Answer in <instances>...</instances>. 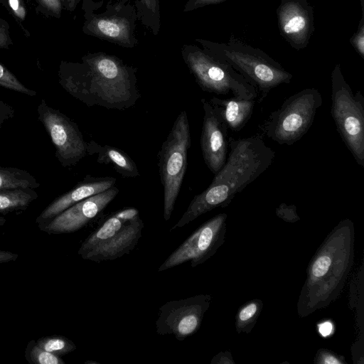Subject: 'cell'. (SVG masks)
Segmentation results:
<instances>
[{"instance_id":"cell-4","label":"cell","mask_w":364,"mask_h":364,"mask_svg":"<svg viewBox=\"0 0 364 364\" xmlns=\"http://www.w3.org/2000/svg\"><path fill=\"white\" fill-rule=\"evenodd\" d=\"M203 49L229 64L258 92L262 102L270 91L283 84H289L293 75L263 50L254 48L231 36L227 43L199 40Z\"/></svg>"},{"instance_id":"cell-6","label":"cell","mask_w":364,"mask_h":364,"mask_svg":"<svg viewBox=\"0 0 364 364\" xmlns=\"http://www.w3.org/2000/svg\"><path fill=\"white\" fill-rule=\"evenodd\" d=\"M331 114L342 141L356 163L364 168V97L354 93L345 80L340 64L331 74Z\"/></svg>"},{"instance_id":"cell-38","label":"cell","mask_w":364,"mask_h":364,"mask_svg":"<svg viewBox=\"0 0 364 364\" xmlns=\"http://www.w3.org/2000/svg\"><path fill=\"white\" fill-rule=\"evenodd\" d=\"M144 6L152 12H156L157 0H141Z\"/></svg>"},{"instance_id":"cell-12","label":"cell","mask_w":364,"mask_h":364,"mask_svg":"<svg viewBox=\"0 0 364 364\" xmlns=\"http://www.w3.org/2000/svg\"><path fill=\"white\" fill-rule=\"evenodd\" d=\"M115 186L85 198L67 208L51 220L38 224L40 230L50 235L77 231L97 216L117 196Z\"/></svg>"},{"instance_id":"cell-36","label":"cell","mask_w":364,"mask_h":364,"mask_svg":"<svg viewBox=\"0 0 364 364\" xmlns=\"http://www.w3.org/2000/svg\"><path fill=\"white\" fill-rule=\"evenodd\" d=\"M18 255L8 250H0V264L16 261Z\"/></svg>"},{"instance_id":"cell-42","label":"cell","mask_w":364,"mask_h":364,"mask_svg":"<svg viewBox=\"0 0 364 364\" xmlns=\"http://www.w3.org/2000/svg\"><path fill=\"white\" fill-rule=\"evenodd\" d=\"M85 364H87V363H88V364H90V363H93V364H94V363H96V364H98V363H97V362H95V361H86V362H85Z\"/></svg>"},{"instance_id":"cell-3","label":"cell","mask_w":364,"mask_h":364,"mask_svg":"<svg viewBox=\"0 0 364 364\" xmlns=\"http://www.w3.org/2000/svg\"><path fill=\"white\" fill-rule=\"evenodd\" d=\"M354 236L353 223L343 220L313 256L297 304L301 317L326 308L340 296L353 264Z\"/></svg>"},{"instance_id":"cell-26","label":"cell","mask_w":364,"mask_h":364,"mask_svg":"<svg viewBox=\"0 0 364 364\" xmlns=\"http://www.w3.org/2000/svg\"><path fill=\"white\" fill-rule=\"evenodd\" d=\"M0 86L28 96L36 95V92L26 87L0 62Z\"/></svg>"},{"instance_id":"cell-22","label":"cell","mask_w":364,"mask_h":364,"mask_svg":"<svg viewBox=\"0 0 364 364\" xmlns=\"http://www.w3.org/2000/svg\"><path fill=\"white\" fill-rule=\"evenodd\" d=\"M95 33L111 40L127 43L129 39L127 23L114 18H97L89 24Z\"/></svg>"},{"instance_id":"cell-2","label":"cell","mask_w":364,"mask_h":364,"mask_svg":"<svg viewBox=\"0 0 364 364\" xmlns=\"http://www.w3.org/2000/svg\"><path fill=\"white\" fill-rule=\"evenodd\" d=\"M229 154L208 187L195 196L171 230L182 228L216 208L228 206L236 194L255 181L272 164L275 152L261 134L246 138H228Z\"/></svg>"},{"instance_id":"cell-19","label":"cell","mask_w":364,"mask_h":364,"mask_svg":"<svg viewBox=\"0 0 364 364\" xmlns=\"http://www.w3.org/2000/svg\"><path fill=\"white\" fill-rule=\"evenodd\" d=\"M89 155L97 154L99 164H110L124 178H134L139 176L135 162L124 151L110 145H100L92 140L87 143Z\"/></svg>"},{"instance_id":"cell-40","label":"cell","mask_w":364,"mask_h":364,"mask_svg":"<svg viewBox=\"0 0 364 364\" xmlns=\"http://www.w3.org/2000/svg\"><path fill=\"white\" fill-rule=\"evenodd\" d=\"M5 223H6V219L4 217L0 216V227L3 226Z\"/></svg>"},{"instance_id":"cell-10","label":"cell","mask_w":364,"mask_h":364,"mask_svg":"<svg viewBox=\"0 0 364 364\" xmlns=\"http://www.w3.org/2000/svg\"><path fill=\"white\" fill-rule=\"evenodd\" d=\"M227 218L226 213H220L200 225L168 256L158 271H164L188 261L191 266L195 267L207 261L225 241Z\"/></svg>"},{"instance_id":"cell-15","label":"cell","mask_w":364,"mask_h":364,"mask_svg":"<svg viewBox=\"0 0 364 364\" xmlns=\"http://www.w3.org/2000/svg\"><path fill=\"white\" fill-rule=\"evenodd\" d=\"M116 182L114 177L87 175L71 190L52 201L37 217L36 223L38 225L51 220L74 204L112 188Z\"/></svg>"},{"instance_id":"cell-27","label":"cell","mask_w":364,"mask_h":364,"mask_svg":"<svg viewBox=\"0 0 364 364\" xmlns=\"http://www.w3.org/2000/svg\"><path fill=\"white\" fill-rule=\"evenodd\" d=\"M5 8L14 18L21 31L26 37H30V32L24 26L27 17V9L24 0H5Z\"/></svg>"},{"instance_id":"cell-30","label":"cell","mask_w":364,"mask_h":364,"mask_svg":"<svg viewBox=\"0 0 364 364\" xmlns=\"http://www.w3.org/2000/svg\"><path fill=\"white\" fill-rule=\"evenodd\" d=\"M315 363L319 364H344V358L327 349L321 348L318 350L314 360Z\"/></svg>"},{"instance_id":"cell-13","label":"cell","mask_w":364,"mask_h":364,"mask_svg":"<svg viewBox=\"0 0 364 364\" xmlns=\"http://www.w3.org/2000/svg\"><path fill=\"white\" fill-rule=\"evenodd\" d=\"M280 35L296 50L306 48L314 31V9L306 0H279L277 10Z\"/></svg>"},{"instance_id":"cell-29","label":"cell","mask_w":364,"mask_h":364,"mask_svg":"<svg viewBox=\"0 0 364 364\" xmlns=\"http://www.w3.org/2000/svg\"><path fill=\"white\" fill-rule=\"evenodd\" d=\"M350 43L362 58H364V12L359 21L355 33L350 38Z\"/></svg>"},{"instance_id":"cell-9","label":"cell","mask_w":364,"mask_h":364,"mask_svg":"<svg viewBox=\"0 0 364 364\" xmlns=\"http://www.w3.org/2000/svg\"><path fill=\"white\" fill-rule=\"evenodd\" d=\"M38 119L55 148V157L63 167L76 165L87 154V143L77 124L42 100L37 108Z\"/></svg>"},{"instance_id":"cell-11","label":"cell","mask_w":364,"mask_h":364,"mask_svg":"<svg viewBox=\"0 0 364 364\" xmlns=\"http://www.w3.org/2000/svg\"><path fill=\"white\" fill-rule=\"evenodd\" d=\"M211 299L210 295L200 294L166 302L159 308L156 333L173 334L180 341L192 336L199 329Z\"/></svg>"},{"instance_id":"cell-14","label":"cell","mask_w":364,"mask_h":364,"mask_svg":"<svg viewBox=\"0 0 364 364\" xmlns=\"http://www.w3.org/2000/svg\"><path fill=\"white\" fill-rule=\"evenodd\" d=\"M204 112L200 134V148L208 169L217 173L224 166L228 151V128L210 103L201 99Z\"/></svg>"},{"instance_id":"cell-34","label":"cell","mask_w":364,"mask_h":364,"mask_svg":"<svg viewBox=\"0 0 364 364\" xmlns=\"http://www.w3.org/2000/svg\"><path fill=\"white\" fill-rule=\"evenodd\" d=\"M227 0H188L186 11H191L205 6L215 4Z\"/></svg>"},{"instance_id":"cell-43","label":"cell","mask_w":364,"mask_h":364,"mask_svg":"<svg viewBox=\"0 0 364 364\" xmlns=\"http://www.w3.org/2000/svg\"><path fill=\"white\" fill-rule=\"evenodd\" d=\"M0 4H2V6H5V0H0Z\"/></svg>"},{"instance_id":"cell-35","label":"cell","mask_w":364,"mask_h":364,"mask_svg":"<svg viewBox=\"0 0 364 364\" xmlns=\"http://www.w3.org/2000/svg\"><path fill=\"white\" fill-rule=\"evenodd\" d=\"M318 329L322 336L327 337L332 333L333 326L331 321H325L318 325Z\"/></svg>"},{"instance_id":"cell-24","label":"cell","mask_w":364,"mask_h":364,"mask_svg":"<svg viewBox=\"0 0 364 364\" xmlns=\"http://www.w3.org/2000/svg\"><path fill=\"white\" fill-rule=\"evenodd\" d=\"M36 343L43 349L60 357L68 354L77 348L73 341L59 335L40 338Z\"/></svg>"},{"instance_id":"cell-37","label":"cell","mask_w":364,"mask_h":364,"mask_svg":"<svg viewBox=\"0 0 364 364\" xmlns=\"http://www.w3.org/2000/svg\"><path fill=\"white\" fill-rule=\"evenodd\" d=\"M230 355L229 352L228 353H220L216 355L211 360V363H234L232 360V358H228Z\"/></svg>"},{"instance_id":"cell-41","label":"cell","mask_w":364,"mask_h":364,"mask_svg":"<svg viewBox=\"0 0 364 364\" xmlns=\"http://www.w3.org/2000/svg\"><path fill=\"white\" fill-rule=\"evenodd\" d=\"M361 7H362V12H364V0H360Z\"/></svg>"},{"instance_id":"cell-20","label":"cell","mask_w":364,"mask_h":364,"mask_svg":"<svg viewBox=\"0 0 364 364\" xmlns=\"http://www.w3.org/2000/svg\"><path fill=\"white\" fill-rule=\"evenodd\" d=\"M38 196L31 188L0 190V214L25 210Z\"/></svg>"},{"instance_id":"cell-1","label":"cell","mask_w":364,"mask_h":364,"mask_svg":"<svg viewBox=\"0 0 364 364\" xmlns=\"http://www.w3.org/2000/svg\"><path fill=\"white\" fill-rule=\"evenodd\" d=\"M59 83L71 96L87 106L123 110L140 98L135 73L114 57L87 55L82 63L62 61Z\"/></svg>"},{"instance_id":"cell-31","label":"cell","mask_w":364,"mask_h":364,"mask_svg":"<svg viewBox=\"0 0 364 364\" xmlns=\"http://www.w3.org/2000/svg\"><path fill=\"white\" fill-rule=\"evenodd\" d=\"M9 28L8 22L0 16V48L9 49L14 45Z\"/></svg>"},{"instance_id":"cell-33","label":"cell","mask_w":364,"mask_h":364,"mask_svg":"<svg viewBox=\"0 0 364 364\" xmlns=\"http://www.w3.org/2000/svg\"><path fill=\"white\" fill-rule=\"evenodd\" d=\"M14 112L15 110L11 105L0 100V129L7 119L14 117Z\"/></svg>"},{"instance_id":"cell-23","label":"cell","mask_w":364,"mask_h":364,"mask_svg":"<svg viewBox=\"0 0 364 364\" xmlns=\"http://www.w3.org/2000/svg\"><path fill=\"white\" fill-rule=\"evenodd\" d=\"M262 301L253 299L240 308L235 317V328L238 333H249L252 331L262 310Z\"/></svg>"},{"instance_id":"cell-25","label":"cell","mask_w":364,"mask_h":364,"mask_svg":"<svg viewBox=\"0 0 364 364\" xmlns=\"http://www.w3.org/2000/svg\"><path fill=\"white\" fill-rule=\"evenodd\" d=\"M24 357L31 364H65L60 356L43 349L34 340L28 343Z\"/></svg>"},{"instance_id":"cell-32","label":"cell","mask_w":364,"mask_h":364,"mask_svg":"<svg viewBox=\"0 0 364 364\" xmlns=\"http://www.w3.org/2000/svg\"><path fill=\"white\" fill-rule=\"evenodd\" d=\"M296 210V208L294 205H287L285 203H282L277 208L276 213L283 220L294 222L299 219Z\"/></svg>"},{"instance_id":"cell-7","label":"cell","mask_w":364,"mask_h":364,"mask_svg":"<svg viewBox=\"0 0 364 364\" xmlns=\"http://www.w3.org/2000/svg\"><path fill=\"white\" fill-rule=\"evenodd\" d=\"M191 147V129L185 110L176 117L158 154L161 183L164 189V218L168 221L174 208L187 167Z\"/></svg>"},{"instance_id":"cell-18","label":"cell","mask_w":364,"mask_h":364,"mask_svg":"<svg viewBox=\"0 0 364 364\" xmlns=\"http://www.w3.org/2000/svg\"><path fill=\"white\" fill-rule=\"evenodd\" d=\"M139 214V210L134 208H127L114 213L84 240L78 250V255L82 257L111 239L120 231L126 223L137 218Z\"/></svg>"},{"instance_id":"cell-16","label":"cell","mask_w":364,"mask_h":364,"mask_svg":"<svg viewBox=\"0 0 364 364\" xmlns=\"http://www.w3.org/2000/svg\"><path fill=\"white\" fill-rule=\"evenodd\" d=\"M144 224L139 216L128 221L114 237L81 257L96 262L113 260L128 254L141 236Z\"/></svg>"},{"instance_id":"cell-5","label":"cell","mask_w":364,"mask_h":364,"mask_svg":"<svg viewBox=\"0 0 364 364\" xmlns=\"http://www.w3.org/2000/svg\"><path fill=\"white\" fill-rule=\"evenodd\" d=\"M322 102L318 89L304 88L285 99L259 125V130L279 145H293L309 130Z\"/></svg>"},{"instance_id":"cell-21","label":"cell","mask_w":364,"mask_h":364,"mask_svg":"<svg viewBox=\"0 0 364 364\" xmlns=\"http://www.w3.org/2000/svg\"><path fill=\"white\" fill-rule=\"evenodd\" d=\"M40 183L26 170L0 166V190L16 188L36 189Z\"/></svg>"},{"instance_id":"cell-17","label":"cell","mask_w":364,"mask_h":364,"mask_svg":"<svg viewBox=\"0 0 364 364\" xmlns=\"http://www.w3.org/2000/svg\"><path fill=\"white\" fill-rule=\"evenodd\" d=\"M257 99L245 100L234 97L219 98L213 97L208 100L220 118L232 132H240L250 119Z\"/></svg>"},{"instance_id":"cell-28","label":"cell","mask_w":364,"mask_h":364,"mask_svg":"<svg viewBox=\"0 0 364 364\" xmlns=\"http://www.w3.org/2000/svg\"><path fill=\"white\" fill-rule=\"evenodd\" d=\"M35 11L46 18H60L63 9L61 0H27Z\"/></svg>"},{"instance_id":"cell-8","label":"cell","mask_w":364,"mask_h":364,"mask_svg":"<svg viewBox=\"0 0 364 364\" xmlns=\"http://www.w3.org/2000/svg\"><path fill=\"white\" fill-rule=\"evenodd\" d=\"M183 58L197 84L203 90L218 95H232L239 99L258 97L257 90L227 63L204 49L188 48Z\"/></svg>"},{"instance_id":"cell-39","label":"cell","mask_w":364,"mask_h":364,"mask_svg":"<svg viewBox=\"0 0 364 364\" xmlns=\"http://www.w3.org/2000/svg\"><path fill=\"white\" fill-rule=\"evenodd\" d=\"M77 0H61L63 7L65 6L68 9L72 10Z\"/></svg>"}]
</instances>
